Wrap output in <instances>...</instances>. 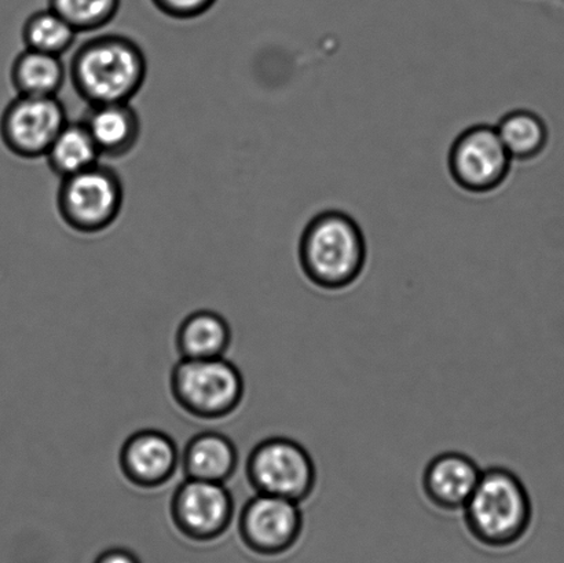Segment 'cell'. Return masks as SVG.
<instances>
[{
  "label": "cell",
  "instance_id": "obj_1",
  "mask_svg": "<svg viewBox=\"0 0 564 563\" xmlns=\"http://www.w3.org/2000/svg\"><path fill=\"white\" fill-rule=\"evenodd\" d=\"M148 61L140 44L123 35L90 39L70 59L77 96L90 105L130 102L145 85Z\"/></svg>",
  "mask_w": 564,
  "mask_h": 563
},
{
  "label": "cell",
  "instance_id": "obj_2",
  "mask_svg": "<svg viewBox=\"0 0 564 563\" xmlns=\"http://www.w3.org/2000/svg\"><path fill=\"white\" fill-rule=\"evenodd\" d=\"M367 241L359 225L339 209L315 215L299 241V262L315 286L340 291L352 285L367 263Z\"/></svg>",
  "mask_w": 564,
  "mask_h": 563
},
{
  "label": "cell",
  "instance_id": "obj_3",
  "mask_svg": "<svg viewBox=\"0 0 564 563\" xmlns=\"http://www.w3.org/2000/svg\"><path fill=\"white\" fill-rule=\"evenodd\" d=\"M463 511L471 537L485 548L496 550L521 542L533 521V505L527 487L506 467L482 472Z\"/></svg>",
  "mask_w": 564,
  "mask_h": 563
},
{
  "label": "cell",
  "instance_id": "obj_4",
  "mask_svg": "<svg viewBox=\"0 0 564 563\" xmlns=\"http://www.w3.org/2000/svg\"><path fill=\"white\" fill-rule=\"evenodd\" d=\"M171 394L181 410L202 421H219L239 410L246 383L240 369L225 357L176 362Z\"/></svg>",
  "mask_w": 564,
  "mask_h": 563
},
{
  "label": "cell",
  "instance_id": "obj_5",
  "mask_svg": "<svg viewBox=\"0 0 564 563\" xmlns=\"http://www.w3.org/2000/svg\"><path fill=\"white\" fill-rule=\"evenodd\" d=\"M124 187L113 169L101 163L61 180L57 208L61 219L82 235H97L119 218Z\"/></svg>",
  "mask_w": 564,
  "mask_h": 563
},
{
  "label": "cell",
  "instance_id": "obj_6",
  "mask_svg": "<svg viewBox=\"0 0 564 563\" xmlns=\"http://www.w3.org/2000/svg\"><path fill=\"white\" fill-rule=\"evenodd\" d=\"M248 483L257 494L301 505L317 487V468L302 444L286 437H272L253 446L247 459Z\"/></svg>",
  "mask_w": 564,
  "mask_h": 563
},
{
  "label": "cell",
  "instance_id": "obj_7",
  "mask_svg": "<svg viewBox=\"0 0 564 563\" xmlns=\"http://www.w3.org/2000/svg\"><path fill=\"white\" fill-rule=\"evenodd\" d=\"M512 164L496 127L477 124L463 131L449 153L452 178L462 190L489 193L505 184Z\"/></svg>",
  "mask_w": 564,
  "mask_h": 563
},
{
  "label": "cell",
  "instance_id": "obj_8",
  "mask_svg": "<svg viewBox=\"0 0 564 563\" xmlns=\"http://www.w3.org/2000/svg\"><path fill=\"white\" fill-rule=\"evenodd\" d=\"M66 123L68 116L57 97L17 96L0 116V138L17 158L41 159Z\"/></svg>",
  "mask_w": 564,
  "mask_h": 563
},
{
  "label": "cell",
  "instance_id": "obj_9",
  "mask_svg": "<svg viewBox=\"0 0 564 563\" xmlns=\"http://www.w3.org/2000/svg\"><path fill=\"white\" fill-rule=\"evenodd\" d=\"M171 520L182 537L196 543L223 538L235 518V499L225 484L186 478L175 489Z\"/></svg>",
  "mask_w": 564,
  "mask_h": 563
},
{
  "label": "cell",
  "instance_id": "obj_10",
  "mask_svg": "<svg viewBox=\"0 0 564 563\" xmlns=\"http://www.w3.org/2000/svg\"><path fill=\"white\" fill-rule=\"evenodd\" d=\"M303 512L295 501L257 494L242 507L239 520L241 542L262 556L286 554L303 532Z\"/></svg>",
  "mask_w": 564,
  "mask_h": 563
},
{
  "label": "cell",
  "instance_id": "obj_11",
  "mask_svg": "<svg viewBox=\"0 0 564 563\" xmlns=\"http://www.w3.org/2000/svg\"><path fill=\"white\" fill-rule=\"evenodd\" d=\"M119 465L127 481L134 487L162 488L173 479L181 465L178 445L160 430H140L121 446Z\"/></svg>",
  "mask_w": 564,
  "mask_h": 563
},
{
  "label": "cell",
  "instance_id": "obj_12",
  "mask_svg": "<svg viewBox=\"0 0 564 563\" xmlns=\"http://www.w3.org/2000/svg\"><path fill=\"white\" fill-rule=\"evenodd\" d=\"M482 470L460 452H445L425 467L423 489L427 499L444 511L463 510L479 483Z\"/></svg>",
  "mask_w": 564,
  "mask_h": 563
},
{
  "label": "cell",
  "instance_id": "obj_13",
  "mask_svg": "<svg viewBox=\"0 0 564 563\" xmlns=\"http://www.w3.org/2000/svg\"><path fill=\"white\" fill-rule=\"evenodd\" d=\"M82 121L101 156L124 158L140 141V116L130 102L90 105Z\"/></svg>",
  "mask_w": 564,
  "mask_h": 563
},
{
  "label": "cell",
  "instance_id": "obj_14",
  "mask_svg": "<svg viewBox=\"0 0 564 563\" xmlns=\"http://www.w3.org/2000/svg\"><path fill=\"white\" fill-rule=\"evenodd\" d=\"M181 465L186 478L225 484L239 467V451L228 435L208 430L189 440Z\"/></svg>",
  "mask_w": 564,
  "mask_h": 563
},
{
  "label": "cell",
  "instance_id": "obj_15",
  "mask_svg": "<svg viewBox=\"0 0 564 563\" xmlns=\"http://www.w3.org/2000/svg\"><path fill=\"white\" fill-rule=\"evenodd\" d=\"M230 344L229 323L219 313L207 308L189 314L176 331V349L185 360L224 357Z\"/></svg>",
  "mask_w": 564,
  "mask_h": 563
},
{
  "label": "cell",
  "instance_id": "obj_16",
  "mask_svg": "<svg viewBox=\"0 0 564 563\" xmlns=\"http://www.w3.org/2000/svg\"><path fill=\"white\" fill-rule=\"evenodd\" d=\"M65 77L61 57L30 48L17 55L10 71L17 94L26 97H57Z\"/></svg>",
  "mask_w": 564,
  "mask_h": 563
},
{
  "label": "cell",
  "instance_id": "obj_17",
  "mask_svg": "<svg viewBox=\"0 0 564 563\" xmlns=\"http://www.w3.org/2000/svg\"><path fill=\"white\" fill-rule=\"evenodd\" d=\"M44 158L50 170L63 180L99 163L101 153L80 120L65 124Z\"/></svg>",
  "mask_w": 564,
  "mask_h": 563
},
{
  "label": "cell",
  "instance_id": "obj_18",
  "mask_svg": "<svg viewBox=\"0 0 564 563\" xmlns=\"http://www.w3.org/2000/svg\"><path fill=\"white\" fill-rule=\"evenodd\" d=\"M512 160L528 162L544 152L549 143V127L533 110H512L496 127Z\"/></svg>",
  "mask_w": 564,
  "mask_h": 563
},
{
  "label": "cell",
  "instance_id": "obj_19",
  "mask_svg": "<svg viewBox=\"0 0 564 563\" xmlns=\"http://www.w3.org/2000/svg\"><path fill=\"white\" fill-rule=\"evenodd\" d=\"M76 36L74 28L50 8L28 17L22 26V41L26 48L57 57L74 46Z\"/></svg>",
  "mask_w": 564,
  "mask_h": 563
},
{
  "label": "cell",
  "instance_id": "obj_20",
  "mask_svg": "<svg viewBox=\"0 0 564 563\" xmlns=\"http://www.w3.org/2000/svg\"><path fill=\"white\" fill-rule=\"evenodd\" d=\"M120 4L121 0H48V8L77 33L102 30L118 15Z\"/></svg>",
  "mask_w": 564,
  "mask_h": 563
},
{
  "label": "cell",
  "instance_id": "obj_21",
  "mask_svg": "<svg viewBox=\"0 0 564 563\" xmlns=\"http://www.w3.org/2000/svg\"><path fill=\"white\" fill-rule=\"evenodd\" d=\"M160 13L173 20H195L214 8L217 0H152Z\"/></svg>",
  "mask_w": 564,
  "mask_h": 563
},
{
  "label": "cell",
  "instance_id": "obj_22",
  "mask_svg": "<svg viewBox=\"0 0 564 563\" xmlns=\"http://www.w3.org/2000/svg\"><path fill=\"white\" fill-rule=\"evenodd\" d=\"M94 563H141V561L132 551L116 548L104 551Z\"/></svg>",
  "mask_w": 564,
  "mask_h": 563
}]
</instances>
